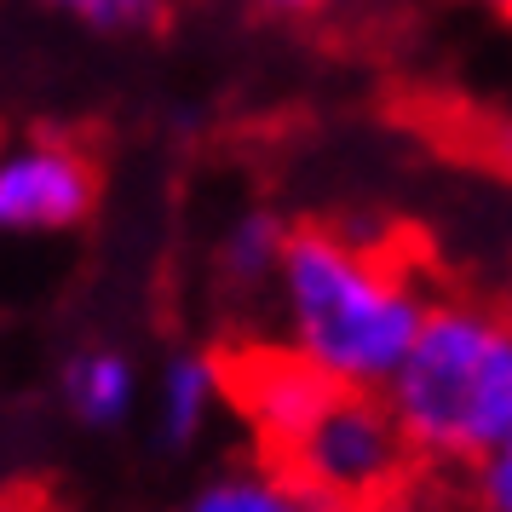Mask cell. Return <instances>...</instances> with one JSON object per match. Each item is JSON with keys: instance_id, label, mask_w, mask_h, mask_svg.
Here are the masks:
<instances>
[{"instance_id": "7a4b0ae2", "label": "cell", "mask_w": 512, "mask_h": 512, "mask_svg": "<svg viewBox=\"0 0 512 512\" xmlns=\"http://www.w3.org/2000/svg\"><path fill=\"white\" fill-rule=\"evenodd\" d=\"M380 397L420 466H478L512 438V311L438 300Z\"/></svg>"}, {"instance_id": "9c48e42d", "label": "cell", "mask_w": 512, "mask_h": 512, "mask_svg": "<svg viewBox=\"0 0 512 512\" xmlns=\"http://www.w3.org/2000/svg\"><path fill=\"white\" fill-rule=\"evenodd\" d=\"M185 512H323L311 495H305L277 461H248V466H231L190 495Z\"/></svg>"}, {"instance_id": "ba28073f", "label": "cell", "mask_w": 512, "mask_h": 512, "mask_svg": "<svg viewBox=\"0 0 512 512\" xmlns=\"http://www.w3.org/2000/svg\"><path fill=\"white\" fill-rule=\"evenodd\" d=\"M282 248H288V225H282L271 208H242L219 231V248H213V271L231 294H265L277 282Z\"/></svg>"}, {"instance_id": "5bb4252c", "label": "cell", "mask_w": 512, "mask_h": 512, "mask_svg": "<svg viewBox=\"0 0 512 512\" xmlns=\"http://www.w3.org/2000/svg\"><path fill=\"white\" fill-rule=\"evenodd\" d=\"M489 156L512 173V116H501L495 127H489Z\"/></svg>"}, {"instance_id": "8992f818", "label": "cell", "mask_w": 512, "mask_h": 512, "mask_svg": "<svg viewBox=\"0 0 512 512\" xmlns=\"http://www.w3.org/2000/svg\"><path fill=\"white\" fill-rule=\"evenodd\" d=\"M219 403H225V357H213V351H173L162 363V380H156L162 443L190 449L208 432V420L219 415Z\"/></svg>"}, {"instance_id": "30bf717a", "label": "cell", "mask_w": 512, "mask_h": 512, "mask_svg": "<svg viewBox=\"0 0 512 512\" xmlns=\"http://www.w3.org/2000/svg\"><path fill=\"white\" fill-rule=\"evenodd\" d=\"M41 6L98 29V35H139L167 18V0H41Z\"/></svg>"}, {"instance_id": "5b68a950", "label": "cell", "mask_w": 512, "mask_h": 512, "mask_svg": "<svg viewBox=\"0 0 512 512\" xmlns=\"http://www.w3.org/2000/svg\"><path fill=\"white\" fill-rule=\"evenodd\" d=\"M334 392L340 386H328L323 374L305 369L300 357L282 351L277 340L225 357V403H236V415L248 420V432L259 438L265 461H282L288 443L317 420V409Z\"/></svg>"}, {"instance_id": "9a60e30c", "label": "cell", "mask_w": 512, "mask_h": 512, "mask_svg": "<svg viewBox=\"0 0 512 512\" xmlns=\"http://www.w3.org/2000/svg\"><path fill=\"white\" fill-rule=\"evenodd\" d=\"M489 12H495V18H512V0H484Z\"/></svg>"}, {"instance_id": "6da1fadb", "label": "cell", "mask_w": 512, "mask_h": 512, "mask_svg": "<svg viewBox=\"0 0 512 512\" xmlns=\"http://www.w3.org/2000/svg\"><path fill=\"white\" fill-rule=\"evenodd\" d=\"M271 305L282 328L277 346L340 392H386L432 311L403 254L334 225L288 231Z\"/></svg>"}, {"instance_id": "52a82bcc", "label": "cell", "mask_w": 512, "mask_h": 512, "mask_svg": "<svg viewBox=\"0 0 512 512\" xmlns=\"http://www.w3.org/2000/svg\"><path fill=\"white\" fill-rule=\"evenodd\" d=\"M64 403L81 426H121L139 403V369L116 346H87L64 363Z\"/></svg>"}, {"instance_id": "7c38bea8", "label": "cell", "mask_w": 512, "mask_h": 512, "mask_svg": "<svg viewBox=\"0 0 512 512\" xmlns=\"http://www.w3.org/2000/svg\"><path fill=\"white\" fill-rule=\"evenodd\" d=\"M259 12H271V18H317V12H328L334 0H254Z\"/></svg>"}, {"instance_id": "3957f363", "label": "cell", "mask_w": 512, "mask_h": 512, "mask_svg": "<svg viewBox=\"0 0 512 512\" xmlns=\"http://www.w3.org/2000/svg\"><path fill=\"white\" fill-rule=\"evenodd\" d=\"M277 466L323 512H363L403 495L420 461L380 392H334Z\"/></svg>"}, {"instance_id": "4fadbf2b", "label": "cell", "mask_w": 512, "mask_h": 512, "mask_svg": "<svg viewBox=\"0 0 512 512\" xmlns=\"http://www.w3.org/2000/svg\"><path fill=\"white\" fill-rule=\"evenodd\" d=\"M363 512H443V507L438 501H426V495H415V489H403V495L380 501V507H363Z\"/></svg>"}, {"instance_id": "8fae6325", "label": "cell", "mask_w": 512, "mask_h": 512, "mask_svg": "<svg viewBox=\"0 0 512 512\" xmlns=\"http://www.w3.org/2000/svg\"><path fill=\"white\" fill-rule=\"evenodd\" d=\"M472 507L478 512H512V438L501 449H489L472 466Z\"/></svg>"}, {"instance_id": "277c9868", "label": "cell", "mask_w": 512, "mask_h": 512, "mask_svg": "<svg viewBox=\"0 0 512 512\" xmlns=\"http://www.w3.org/2000/svg\"><path fill=\"white\" fill-rule=\"evenodd\" d=\"M93 208L98 162L87 144L58 139V133H29L0 150V242L81 231Z\"/></svg>"}]
</instances>
